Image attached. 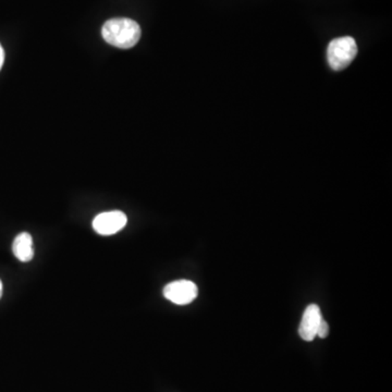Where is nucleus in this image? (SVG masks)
Wrapping results in <instances>:
<instances>
[{"mask_svg": "<svg viewBox=\"0 0 392 392\" xmlns=\"http://www.w3.org/2000/svg\"><path fill=\"white\" fill-rule=\"evenodd\" d=\"M12 252L20 262H28L33 260V238L28 232H22L13 241Z\"/></svg>", "mask_w": 392, "mask_h": 392, "instance_id": "423d86ee", "label": "nucleus"}, {"mask_svg": "<svg viewBox=\"0 0 392 392\" xmlns=\"http://www.w3.org/2000/svg\"><path fill=\"white\" fill-rule=\"evenodd\" d=\"M199 294L195 283L190 280H177L163 288V296L172 303L186 305L193 302Z\"/></svg>", "mask_w": 392, "mask_h": 392, "instance_id": "7ed1b4c3", "label": "nucleus"}, {"mask_svg": "<svg viewBox=\"0 0 392 392\" xmlns=\"http://www.w3.org/2000/svg\"><path fill=\"white\" fill-rule=\"evenodd\" d=\"M329 335V326L327 321L321 319V323H319V329H317V336L319 338H326Z\"/></svg>", "mask_w": 392, "mask_h": 392, "instance_id": "0eeeda50", "label": "nucleus"}, {"mask_svg": "<svg viewBox=\"0 0 392 392\" xmlns=\"http://www.w3.org/2000/svg\"><path fill=\"white\" fill-rule=\"evenodd\" d=\"M323 316H321V308L316 304H311L304 311L303 317L299 327V335L305 341H313L317 337V329L321 323Z\"/></svg>", "mask_w": 392, "mask_h": 392, "instance_id": "39448f33", "label": "nucleus"}, {"mask_svg": "<svg viewBox=\"0 0 392 392\" xmlns=\"http://www.w3.org/2000/svg\"><path fill=\"white\" fill-rule=\"evenodd\" d=\"M357 55L355 39L350 36L332 39L329 44L327 56L331 69L335 71L346 69Z\"/></svg>", "mask_w": 392, "mask_h": 392, "instance_id": "f03ea898", "label": "nucleus"}, {"mask_svg": "<svg viewBox=\"0 0 392 392\" xmlns=\"http://www.w3.org/2000/svg\"><path fill=\"white\" fill-rule=\"evenodd\" d=\"M3 283H1V280H0V299H1V296H3Z\"/></svg>", "mask_w": 392, "mask_h": 392, "instance_id": "1a4fd4ad", "label": "nucleus"}, {"mask_svg": "<svg viewBox=\"0 0 392 392\" xmlns=\"http://www.w3.org/2000/svg\"><path fill=\"white\" fill-rule=\"evenodd\" d=\"M3 62H5V51H3V46H1V44H0V69H1V66H3Z\"/></svg>", "mask_w": 392, "mask_h": 392, "instance_id": "6e6552de", "label": "nucleus"}, {"mask_svg": "<svg viewBox=\"0 0 392 392\" xmlns=\"http://www.w3.org/2000/svg\"><path fill=\"white\" fill-rule=\"evenodd\" d=\"M127 222L125 213L120 211L102 213L93 220V229L100 235H115L125 227Z\"/></svg>", "mask_w": 392, "mask_h": 392, "instance_id": "20e7f679", "label": "nucleus"}, {"mask_svg": "<svg viewBox=\"0 0 392 392\" xmlns=\"http://www.w3.org/2000/svg\"><path fill=\"white\" fill-rule=\"evenodd\" d=\"M140 26L132 19L115 18L105 22L102 28L103 39L112 46L121 49L134 47L141 39Z\"/></svg>", "mask_w": 392, "mask_h": 392, "instance_id": "f257e3e1", "label": "nucleus"}]
</instances>
